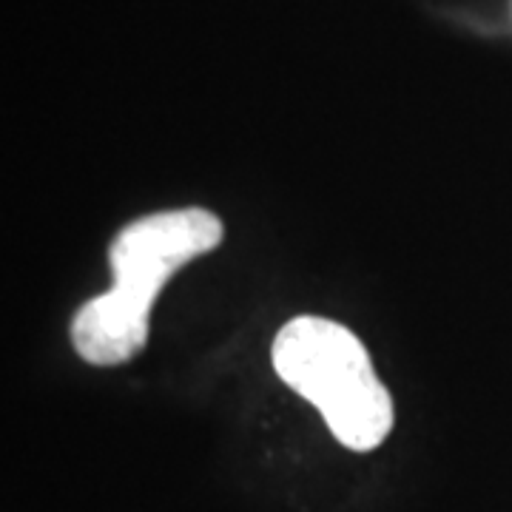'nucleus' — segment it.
<instances>
[{
  "label": "nucleus",
  "mask_w": 512,
  "mask_h": 512,
  "mask_svg": "<svg viewBox=\"0 0 512 512\" xmlns=\"http://www.w3.org/2000/svg\"><path fill=\"white\" fill-rule=\"evenodd\" d=\"M222 234V220L208 208H177L128 222L109 245L114 285L74 313V350L94 367L134 359L146 348L157 293L191 259L211 254Z\"/></svg>",
  "instance_id": "obj_1"
},
{
  "label": "nucleus",
  "mask_w": 512,
  "mask_h": 512,
  "mask_svg": "<svg viewBox=\"0 0 512 512\" xmlns=\"http://www.w3.org/2000/svg\"><path fill=\"white\" fill-rule=\"evenodd\" d=\"M276 376L311 402L353 453L376 450L393 430V399L356 333L322 316H296L271 348Z\"/></svg>",
  "instance_id": "obj_2"
}]
</instances>
